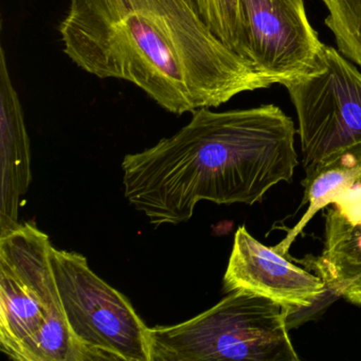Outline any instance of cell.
Instances as JSON below:
<instances>
[{"label":"cell","instance_id":"obj_1","mask_svg":"<svg viewBox=\"0 0 361 361\" xmlns=\"http://www.w3.org/2000/svg\"><path fill=\"white\" fill-rule=\"evenodd\" d=\"M59 30L82 71L128 82L174 115L274 85L211 30L196 0H71Z\"/></svg>","mask_w":361,"mask_h":361},{"label":"cell","instance_id":"obj_2","mask_svg":"<svg viewBox=\"0 0 361 361\" xmlns=\"http://www.w3.org/2000/svg\"><path fill=\"white\" fill-rule=\"evenodd\" d=\"M295 134L291 118L274 104L198 109L176 134L126 156L124 195L156 227L189 221L202 200L251 206L293 181Z\"/></svg>","mask_w":361,"mask_h":361},{"label":"cell","instance_id":"obj_3","mask_svg":"<svg viewBox=\"0 0 361 361\" xmlns=\"http://www.w3.org/2000/svg\"><path fill=\"white\" fill-rule=\"evenodd\" d=\"M47 234L18 224L0 234V348L18 361H83L63 307Z\"/></svg>","mask_w":361,"mask_h":361},{"label":"cell","instance_id":"obj_4","mask_svg":"<svg viewBox=\"0 0 361 361\" xmlns=\"http://www.w3.org/2000/svg\"><path fill=\"white\" fill-rule=\"evenodd\" d=\"M288 317L270 300L232 291L190 320L149 327L151 361H299Z\"/></svg>","mask_w":361,"mask_h":361},{"label":"cell","instance_id":"obj_5","mask_svg":"<svg viewBox=\"0 0 361 361\" xmlns=\"http://www.w3.org/2000/svg\"><path fill=\"white\" fill-rule=\"evenodd\" d=\"M52 270L83 361H151L149 327L130 302L80 253L50 252Z\"/></svg>","mask_w":361,"mask_h":361},{"label":"cell","instance_id":"obj_6","mask_svg":"<svg viewBox=\"0 0 361 361\" xmlns=\"http://www.w3.org/2000/svg\"><path fill=\"white\" fill-rule=\"evenodd\" d=\"M283 86L297 113L304 170L361 143V73L338 50L323 45L316 66Z\"/></svg>","mask_w":361,"mask_h":361},{"label":"cell","instance_id":"obj_7","mask_svg":"<svg viewBox=\"0 0 361 361\" xmlns=\"http://www.w3.org/2000/svg\"><path fill=\"white\" fill-rule=\"evenodd\" d=\"M240 56L272 84L310 73L324 44L306 16L303 0H240Z\"/></svg>","mask_w":361,"mask_h":361},{"label":"cell","instance_id":"obj_8","mask_svg":"<svg viewBox=\"0 0 361 361\" xmlns=\"http://www.w3.org/2000/svg\"><path fill=\"white\" fill-rule=\"evenodd\" d=\"M323 279L253 238L245 226L234 235L224 290L245 291L282 306L289 314L310 308L326 289Z\"/></svg>","mask_w":361,"mask_h":361},{"label":"cell","instance_id":"obj_9","mask_svg":"<svg viewBox=\"0 0 361 361\" xmlns=\"http://www.w3.org/2000/svg\"><path fill=\"white\" fill-rule=\"evenodd\" d=\"M307 264L327 288L361 306V177L325 207L322 252Z\"/></svg>","mask_w":361,"mask_h":361},{"label":"cell","instance_id":"obj_10","mask_svg":"<svg viewBox=\"0 0 361 361\" xmlns=\"http://www.w3.org/2000/svg\"><path fill=\"white\" fill-rule=\"evenodd\" d=\"M0 132H1V206L0 234L18 226L20 196L31 183L30 140L24 111L14 87L5 49H0Z\"/></svg>","mask_w":361,"mask_h":361},{"label":"cell","instance_id":"obj_11","mask_svg":"<svg viewBox=\"0 0 361 361\" xmlns=\"http://www.w3.org/2000/svg\"><path fill=\"white\" fill-rule=\"evenodd\" d=\"M302 181L304 196L300 208L307 204L304 214L284 240L274 248L281 255H288L295 238L319 211L329 206L334 197L361 177V143L340 149L317 162L305 171Z\"/></svg>","mask_w":361,"mask_h":361},{"label":"cell","instance_id":"obj_12","mask_svg":"<svg viewBox=\"0 0 361 361\" xmlns=\"http://www.w3.org/2000/svg\"><path fill=\"white\" fill-rule=\"evenodd\" d=\"M329 14L325 25L331 31L338 51L361 67V0H321Z\"/></svg>","mask_w":361,"mask_h":361},{"label":"cell","instance_id":"obj_13","mask_svg":"<svg viewBox=\"0 0 361 361\" xmlns=\"http://www.w3.org/2000/svg\"><path fill=\"white\" fill-rule=\"evenodd\" d=\"M196 3L211 30L240 56L243 20L240 0H196Z\"/></svg>","mask_w":361,"mask_h":361}]
</instances>
